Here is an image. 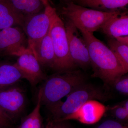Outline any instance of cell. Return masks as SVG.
Masks as SVG:
<instances>
[{"mask_svg": "<svg viewBox=\"0 0 128 128\" xmlns=\"http://www.w3.org/2000/svg\"><path fill=\"white\" fill-rule=\"evenodd\" d=\"M80 32L88 48L93 76L112 86L116 80L126 74L121 64L110 48L93 33Z\"/></svg>", "mask_w": 128, "mask_h": 128, "instance_id": "1", "label": "cell"}, {"mask_svg": "<svg viewBox=\"0 0 128 128\" xmlns=\"http://www.w3.org/2000/svg\"><path fill=\"white\" fill-rule=\"evenodd\" d=\"M110 97L100 88L85 82L69 94L65 101H60L46 107L50 113V120L65 121L87 101L95 100L106 102Z\"/></svg>", "mask_w": 128, "mask_h": 128, "instance_id": "2", "label": "cell"}, {"mask_svg": "<svg viewBox=\"0 0 128 128\" xmlns=\"http://www.w3.org/2000/svg\"><path fill=\"white\" fill-rule=\"evenodd\" d=\"M40 89L41 105L50 106L61 101L80 85L84 83L86 77L80 70L57 72L48 76Z\"/></svg>", "mask_w": 128, "mask_h": 128, "instance_id": "3", "label": "cell"}, {"mask_svg": "<svg viewBox=\"0 0 128 128\" xmlns=\"http://www.w3.org/2000/svg\"><path fill=\"white\" fill-rule=\"evenodd\" d=\"M122 10L105 12L87 8L70 1L62 2L60 13L80 32L92 33L100 30L109 18Z\"/></svg>", "mask_w": 128, "mask_h": 128, "instance_id": "4", "label": "cell"}, {"mask_svg": "<svg viewBox=\"0 0 128 128\" xmlns=\"http://www.w3.org/2000/svg\"><path fill=\"white\" fill-rule=\"evenodd\" d=\"M55 60L53 69L58 72L76 70L69 52L68 44L64 23L57 12L53 18L50 28Z\"/></svg>", "mask_w": 128, "mask_h": 128, "instance_id": "5", "label": "cell"}, {"mask_svg": "<svg viewBox=\"0 0 128 128\" xmlns=\"http://www.w3.org/2000/svg\"><path fill=\"white\" fill-rule=\"evenodd\" d=\"M56 13V9L49 4L43 10L24 19L22 28L27 38L28 48L31 50L48 34Z\"/></svg>", "mask_w": 128, "mask_h": 128, "instance_id": "6", "label": "cell"}, {"mask_svg": "<svg viewBox=\"0 0 128 128\" xmlns=\"http://www.w3.org/2000/svg\"><path fill=\"white\" fill-rule=\"evenodd\" d=\"M25 91L18 83L0 90V109L13 121L25 110Z\"/></svg>", "mask_w": 128, "mask_h": 128, "instance_id": "7", "label": "cell"}, {"mask_svg": "<svg viewBox=\"0 0 128 128\" xmlns=\"http://www.w3.org/2000/svg\"><path fill=\"white\" fill-rule=\"evenodd\" d=\"M64 24L72 59L76 66L83 69L87 68L91 66L90 61L84 39L70 21L66 20Z\"/></svg>", "mask_w": 128, "mask_h": 128, "instance_id": "8", "label": "cell"}, {"mask_svg": "<svg viewBox=\"0 0 128 128\" xmlns=\"http://www.w3.org/2000/svg\"><path fill=\"white\" fill-rule=\"evenodd\" d=\"M28 47L27 38L21 27L0 30V53L18 57Z\"/></svg>", "mask_w": 128, "mask_h": 128, "instance_id": "9", "label": "cell"}, {"mask_svg": "<svg viewBox=\"0 0 128 128\" xmlns=\"http://www.w3.org/2000/svg\"><path fill=\"white\" fill-rule=\"evenodd\" d=\"M14 65L20 72L22 79H26L33 87L46 80L48 76L29 48L20 56Z\"/></svg>", "mask_w": 128, "mask_h": 128, "instance_id": "10", "label": "cell"}, {"mask_svg": "<svg viewBox=\"0 0 128 128\" xmlns=\"http://www.w3.org/2000/svg\"><path fill=\"white\" fill-rule=\"evenodd\" d=\"M106 107L96 100L87 101L76 112L68 117L65 121L76 120L82 123L92 124L98 122L103 116Z\"/></svg>", "mask_w": 128, "mask_h": 128, "instance_id": "11", "label": "cell"}, {"mask_svg": "<svg viewBox=\"0 0 128 128\" xmlns=\"http://www.w3.org/2000/svg\"><path fill=\"white\" fill-rule=\"evenodd\" d=\"M100 29L110 38L116 39L128 36V12L122 11L114 15L108 20Z\"/></svg>", "mask_w": 128, "mask_h": 128, "instance_id": "12", "label": "cell"}, {"mask_svg": "<svg viewBox=\"0 0 128 128\" xmlns=\"http://www.w3.org/2000/svg\"><path fill=\"white\" fill-rule=\"evenodd\" d=\"M31 50L41 65L53 69L55 56L49 31Z\"/></svg>", "mask_w": 128, "mask_h": 128, "instance_id": "13", "label": "cell"}, {"mask_svg": "<svg viewBox=\"0 0 128 128\" xmlns=\"http://www.w3.org/2000/svg\"><path fill=\"white\" fill-rule=\"evenodd\" d=\"M24 18L9 0H0V30L11 27L22 28Z\"/></svg>", "mask_w": 128, "mask_h": 128, "instance_id": "14", "label": "cell"}, {"mask_svg": "<svg viewBox=\"0 0 128 128\" xmlns=\"http://www.w3.org/2000/svg\"><path fill=\"white\" fill-rule=\"evenodd\" d=\"M72 1L82 6L105 12L124 10L128 0H73Z\"/></svg>", "mask_w": 128, "mask_h": 128, "instance_id": "15", "label": "cell"}, {"mask_svg": "<svg viewBox=\"0 0 128 128\" xmlns=\"http://www.w3.org/2000/svg\"><path fill=\"white\" fill-rule=\"evenodd\" d=\"M14 8L23 17H28L43 10L49 4L48 0H9Z\"/></svg>", "mask_w": 128, "mask_h": 128, "instance_id": "16", "label": "cell"}, {"mask_svg": "<svg viewBox=\"0 0 128 128\" xmlns=\"http://www.w3.org/2000/svg\"><path fill=\"white\" fill-rule=\"evenodd\" d=\"M22 79V74L14 64H0V90L18 83Z\"/></svg>", "mask_w": 128, "mask_h": 128, "instance_id": "17", "label": "cell"}, {"mask_svg": "<svg viewBox=\"0 0 128 128\" xmlns=\"http://www.w3.org/2000/svg\"><path fill=\"white\" fill-rule=\"evenodd\" d=\"M41 96V90L39 89L36 106L30 114L22 119L18 128H44L40 113Z\"/></svg>", "mask_w": 128, "mask_h": 128, "instance_id": "18", "label": "cell"}, {"mask_svg": "<svg viewBox=\"0 0 128 128\" xmlns=\"http://www.w3.org/2000/svg\"><path fill=\"white\" fill-rule=\"evenodd\" d=\"M108 47L122 67L125 73L128 71V45L121 43L115 38H110L108 40Z\"/></svg>", "mask_w": 128, "mask_h": 128, "instance_id": "19", "label": "cell"}, {"mask_svg": "<svg viewBox=\"0 0 128 128\" xmlns=\"http://www.w3.org/2000/svg\"><path fill=\"white\" fill-rule=\"evenodd\" d=\"M110 112L116 120L122 122L128 123V111L121 103L109 108Z\"/></svg>", "mask_w": 128, "mask_h": 128, "instance_id": "20", "label": "cell"}, {"mask_svg": "<svg viewBox=\"0 0 128 128\" xmlns=\"http://www.w3.org/2000/svg\"><path fill=\"white\" fill-rule=\"evenodd\" d=\"M112 86L115 90L120 94L128 96V76H122L114 82Z\"/></svg>", "mask_w": 128, "mask_h": 128, "instance_id": "21", "label": "cell"}, {"mask_svg": "<svg viewBox=\"0 0 128 128\" xmlns=\"http://www.w3.org/2000/svg\"><path fill=\"white\" fill-rule=\"evenodd\" d=\"M96 128H128V124L116 120L109 119L104 121Z\"/></svg>", "mask_w": 128, "mask_h": 128, "instance_id": "22", "label": "cell"}, {"mask_svg": "<svg viewBox=\"0 0 128 128\" xmlns=\"http://www.w3.org/2000/svg\"><path fill=\"white\" fill-rule=\"evenodd\" d=\"M44 128H72L67 121L50 120Z\"/></svg>", "mask_w": 128, "mask_h": 128, "instance_id": "23", "label": "cell"}, {"mask_svg": "<svg viewBox=\"0 0 128 128\" xmlns=\"http://www.w3.org/2000/svg\"><path fill=\"white\" fill-rule=\"evenodd\" d=\"M12 120L0 109V128H11Z\"/></svg>", "mask_w": 128, "mask_h": 128, "instance_id": "24", "label": "cell"}, {"mask_svg": "<svg viewBox=\"0 0 128 128\" xmlns=\"http://www.w3.org/2000/svg\"><path fill=\"white\" fill-rule=\"evenodd\" d=\"M116 39L121 43L128 45V36L119 37Z\"/></svg>", "mask_w": 128, "mask_h": 128, "instance_id": "25", "label": "cell"}, {"mask_svg": "<svg viewBox=\"0 0 128 128\" xmlns=\"http://www.w3.org/2000/svg\"><path fill=\"white\" fill-rule=\"evenodd\" d=\"M62 2H66L70 1H72L73 0H60Z\"/></svg>", "mask_w": 128, "mask_h": 128, "instance_id": "26", "label": "cell"}, {"mask_svg": "<svg viewBox=\"0 0 128 128\" xmlns=\"http://www.w3.org/2000/svg\"><path fill=\"white\" fill-rule=\"evenodd\" d=\"M48 0L49 1H50V0Z\"/></svg>", "mask_w": 128, "mask_h": 128, "instance_id": "27", "label": "cell"}, {"mask_svg": "<svg viewBox=\"0 0 128 128\" xmlns=\"http://www.w3.org/2000/svg\"></svg>", "mask_w": 128, "mask_h": 128, "instance_id": "28", "label": "cell"}]
</instances>
